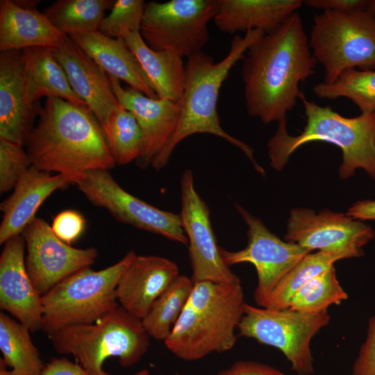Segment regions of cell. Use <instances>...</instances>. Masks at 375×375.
<instances>
[{"mask_svg": "<svg viewBox=\"0 0 375 375\" xmlns=\"http://www.w3.org/2000/svg\"><path fill=\"white\" fill-rule=\"evenodd\" d=\"M317 63L295 12L244 55L241 74L248 114L265 124L286 119L303 94L300 82L315 74Z\"/></svg>", "mask_w": 375, "mask_h": 375, "instance_id": "1", "label": "cell"}, {"mask_svg": "<svg viewBox=\"0 0 375 375\" xmlns=\"http://www.w3.org/2000/svg\"><path fill=\"white\" fill-rule=\"evenodd\" d=\"M26 146L33 166L65 175L72 184L88 172L116 165L91 110L58 97L46 98Z\"/></svg>", "mask_w": 375, "mask_h": 375, "instance_id": "2", "label": "cell"}, {"mask_svg": "<svg viewBox=\"0 0 375 375\" xmlns=\"http://www.w3.org/2000/svg\"><path fill=\"white\" fill-rule=\"evenodd\" d=\"M265 33L258 29L249 30L244 36L235 35L228 54L221 61L200 51L188 58L185 83L179 101L181 114L175 131L151 167L156 170L164 167L176 146L184 139L197 133H208L228 141L241 149L253 163L256 169H263L256 162L253 151L249 145L228 134L220 124L217 110L219 92L233 66L244 58L247 49Z\"/></svg>", "mask_w": 375, "mask_h": 375, "instance_id": "3", "label": "cell"}, {"mask_svg": "<svg viewBox=\"0 0 375 375\" xmlns=\"http://www.w3.org/2000/svg\"><path fill=\"white\" fill-rule=\"evenodd\" d=\"M244 304L241 282L195 283L172 333L164 341L166 347L185 361L231 349L237 340L235 329Z\"/></svg>", "mask_w": 375, "mask_h": 375, "instance_id": "4", "label": "cell"}, {"mask_svg": "<svg viewBox=\"0 0 375 375\" xmlns=\"http://www.w3.org/2000/svg\"><path fill=\"white\" fill-rule=\"evenodd\" d=\"M299 99L304 108L306 126L298 135L293 136L288 133L286 119L278 122L276 133L267 143L270 165L281 170L301 146L322 141L341 149L342 162L339 176L342 179L353 176L360 168L375 180V111L346 117L330 106H320L308 101L303 93Z\"/></svg>", "mask_w": 375, "mask_h": 375, "instance_id": "5", "label": "cell"}, {"mask_svg": "<svg viewBox=\"0 0 375 375\" xmlns=\"http://www.w3.org/2000/svg\"><path fill=\"white\" fill-rule=\"evenodd\" d=\"M49 338L56 353L72 355L90 375H112L103 370L105 360L118 358L123 367L138 362L147 352L150 336L141 319L119 305L92 324L60 329ZM133 375H149L147 369Z\"/></svg>", "mask_w": 375, "mask_h": 375, "instance_id": "6", "label": "cell"}, {"mask_svg": "<svg viewBox=\"0 0 375 375\" xmlns=\"http://www.w3.org/2000/svg\"><path fill=\"white\" fill-rule=\"evenodd\" d=\"M137 256L130 250L111 266L84 268L53 286L41 297V331L49 336L70 326L92 324L117 307L118 282Z\"/></svg>", "mask_w": 375, "mask_h": 375, "instance_id": "7", "label": "cell"}, {"mask_svg": "<svg viewBox=\"0 0 375 375\" xmlns=\"http://www.w3.org/2000/svg\"><path fill=\"white\" fill-rule=\"evenodd\" d=\"M309 45L331 84L345 70H375V14L369 8L313 16Z\"/></svg>", "mask_w": 375, "mask_h": 375, "instance_id": "8", "label": "cell"}, {"mask_svg": "<svg viewBox=\"0 0 375 375\" xmlns=\"http://www.w3.org/2000/svg\"><path fill=\"white\" fill-rule=\"evenodd\" d=\"M329 321L328 310L308 314L245 303L238 329L241 336L279 349L298 375H310L314 372L311 340Z\"/></svg>", "mask_w": 375, "mask_h": 375, "instance_id": "9", "label": "cell"}, {"mask_svg": "<svg viewBox=\"0 0 375 375\" xmlns=\"http://www.w3.org/2000/svg\"><path fill=\"white\" fill-rule=\"evenodd\" d=\"M217 9V0L150 1L145 4L140 33L151 49L188 58L208 42L207 26Z\"/></svg>", "mask_w": 375, "mask_h": 375, "instance_id": "10", "label": "cell"}, {"mask_svg": "<svg viewBox=\"0 0 375 375\" xmlns=\"http://www.w3.org/2000/svg\"><path fill=\"white\" fill-rule=\"evenodd\" d=\"M236 210L247 225V245L237 251L220 247V254L228 266L250 262L256 267L258 284L253 299L264 307L271 293L282 278L312 251L300 245L281 240L262 222L238 203Z\"/></svg>", "mask_w": 375, "mask_h": 375, "instance_id": "11", "label": "cell"}, {"mask_svg": "<svg viewBox=\"0 0 375 375\" xmlns=\"http://www.w3.org/2000/svg\"><path fill=\"white\" fill-rule=\"evenodd\" d=\"M76 185L93 205L107 210L119 222L188 244L179 214L156 208L126 192L108 169L88 172Z\"/></svg>", "mask_w": 375, "mask_h": 375, "instance_id": "12", "label": "cell"}, {"mask_svg": "<svg viewBox=\"0 0 375 375\" xmlns=\"http://www.w3.org/2000/svg\"><path fill=\"white\" fill-rule=\"evenodd\" d=\"M375 236L363 221L328 209L318 213L309 208H293L288 221L286 242L310 251L337 253L344 258L364 255L363 247Z\"/></svg>", "mask_w": 375, "mask_h": 375, "instance_id": "13", "label": "cell"}, {"mask_svg": "<svg viewBox=\"0 0 375 375\" xmlns=\"http://www.w3.org/2000/svg\"><path fill=\"white\" fill-rule=\"evenodd\" d=\"M182 227L188 240L194 283L212 281L221 283L240 282L223 261L210 219V210L194 186L193 172L185 169L181 178Z\"/></svg>", "mask_w": 375, "mask_h": 375, "instance_id": "14", "label": "cell"}, {"mask_svg": "<svg viewBox=\"0 0 375 375\" xmlns=\"http://www.w3.org/2000/svg\"><path fill=\"white\" fill-rule=\"evenodd\" d=\"M22 236L27 249V272L41 297L69 276L90 267L98 256L94 247L79 249L65 243L39 217L26 226Z\"/></svg>", "mask_w": 375, "mask_h": 375, "instance_id": "15", "label": "cell"}, {"mask_svg": "<svg viewBox=\"0 0 375 375\" xmlns=\"http://www.w3.org/2000/svg\"><path fill=\"white\" fill-rule=\"evenodd\" d=\"M108 77L119 103L135 115L142 133V151L137 164L141 168L151 166L176 130L179 102L148 97L131 87L123 88L115 77Z\"/></svg>", "mask_w": 375, "mask_h": 375, "instance_id": "16", "label": "cell"}, {"mask_svg": "<svg viewBox=\"0 0 375 375\" xmlns=\"http://www.w3.org/2000/svg\"><path fill=\"white\" fill-rule=\"evenodd\" d=\"M0 256V308L25 326L31 333L41 330V296L27 272L22 235L3 244Z\"/></svg>", "mask_w": 375, "mask_h": 375, "instance_id": "17", "label": "cell"}, {"mask_svg": "<svg viewBox=\"0 0 375 375\" xmlns=\"http://www.w3.org/2000/svg\"><path fill=\"white\" fill-rule=\"evenodd\" d=\"M42 106L26 98L22 50L0 53V138L26 145Z\"/></svg>", "mask_w": 375, "mask_h": 375, "instance_id": "18", "label": "cell"}, {"mask_svg": "<svg viewBox=\"0 0 375 375\" xmlns=\"http://www.w3.org/2000/svg\"><path fill=\"white\" fill-rule=\"evenodd\" d=\"M54 54L64 69L70 85L101 125L119 103L106 72L69 35Z\"/></svg>", "mask_w": 375, "mask_h": 375, "instance_id": "19", "label": "cell"}, {"mask_svg": "<svg viewBox=\"0 0 375 375\" xmlns=\"http://www.w3.org/2000/svg\"><path fill=\"white\" fill-rule=\"evenodd\" d=\"M177 265L157 256H137L116 288L119 305L142 319L153 302L179 276Z\"/></svg>", "mask_w": 375, "mask_h": 375, "instance_id": "20", "label": "cell"}, {"mask_svg": "<svg viewBox=\"0 0 375 375\" xmlns=\"http://www.w3.org/2000/svg\"><path fill=\"white\" fill-rule=\"evenodd\" d=\"M72 184L65 175H51L31 165L0 206V244L22 233L43 202L55 191Z\"/></svg>", "mask_w": 375, "mask_h": 375, "instance_id": "21", "label": "cell"}, {"mask_svg": "<svg viewBox=\"0 0 375 375\" xmlns=\"http://www.w3.org/2000/svg\"><path fill=\"white\" fill-rule=\"evenodd\" d=\"M108 75L126 82L150 98H158L153 85L123 38L100 31L69 35Z\"/></svg>", "mask_w": 375, "mask_h": 375, "instance_id": "22", "label": "cell"}, {"mask_svg": "<svg viewBox=\"0 0 375 375\" xmlns=\"http://www.w3.org/2000/svg\"><path fill=\"white\" fill-rule=\"evenodd\" d=\"M66 34L57 29L37 8L19 6L14 1H0V51L35 47L55 48Z\"/></svg>", "mask_w": 375, "mask_h": 375, "instance_id": "23", "label": "cell"}, {"mask_svg": "<svg viewBox=\"0 0 375 375\" xmlns=\"http://www.w3.org/2000/svg\"><path fill=\"white\" fill-rule=\"evenodd\" d=\"M213 19L225 33L260 30L269 33L276 30L303 4L301 0H217Z\"/></svg>", "mask_w": 375, "mask_h": 375, "instance_id": "24", "label": "cell"}, {"mask_svg": "<svg viewBox=\"0 0 375 375\" xmlns=\"http://www.w3.org/2000/svg\"><path fill=\"white\" fill-rule=\"evenodd\" d=\"M22 53L26 98L30 103H38L42 97H55L88 108L73 90L53 48H26L22 49Z\"/></svg>", "mask_w": 375, "mask_h": 375, "instance_id": "25", "label": "cell"}, {"mask_svg": "<svg viewBox=\"0 0 375 375\" xmlns=\"http://www.w3.org/2000/svg\"><path fill=\"white\" fill-rule=\"evenodd\" d=\"M139 61L160 99L179 102L185 83V65L183 58L167 51L149 48L140 32L122 37Z\"/></svg>", "mask_w": 375, "mask_h": 375, "instance_id": "26", "label": "cell"}, {"mask_svg": "<svg viewBox=\"0 0 375 375\" xmlns=\"http://www.w3.org/2000/svg\"><path fill=\"white\" fill-rule=\"evenodd\" d=\"M17 320L0 312V375H42L45 367L30 336Z\"/></svg>", "mask_w": 375, "mask_h": 375, "instance_id": "27", "label": "cell"}, {"mask_svg": "<svg viewBox=\"0 0 375 375\" xmlns=\"http://www.w3.org/2000/svg\"><path fill=\"white\" fill-rule=\"evenodd\" d=\"M110 0H58L45 8L44 14L63 33L70 35L98 31L104 12L112 8Z\"/></svg>", "mask_w": 375, "mask_h": 375, "instance_id": "28", "label": "cell"}, {"mask_svg": "<svg viewBox=\"0 0 375 375\" xmlns=\"http://www.w3.org/2000/svg\"><path fill=\"white\" fill-rule=\"evenodd\" d=\"M191 278L179 275L153 302L142 319L149 335L156 340L165 341L172 333L194 288Z\"/></svg>", "mask_w": 375, "mask_h": 375, "instance_id": "29", "label": "cell"}, {"mask_svg": "<svg viewBox=\"0 0 375 375\" xmlns=\"http://www.w3.org/2000/svg\"><path fill=\"white\" fill-rule=\"evenodd\" d=\"M101 126L115 164L126 165L140 158L143 147L142 133L131 112L119 104Z\"/></svg>", "mask_w": 375, "mask_h": 375, "instance_id": "30", "label": "cell"}, {"mask_svg": "<svg viewBox=\"0 0 375 375\" xmlns=\"http://www.w3.org/2000/svg\"><path fill=\"white\" fill-rule=\"evenodd\" d=\"M344 259L340 254L317 251L307 254L282 280L271 293L263 308L288 309L297 292L308 281Z\"/></svg>", "mask_w": 375, "mask_h": 375, "instance_id": "31", "label": "cell"}, {"mask_svg": "<svg viewBox=\"0 0 375 375\" xmlns=\"http://www.w3.org/2000/svg\"><path fill=\"white\" fill-rule=\"evenodd\" d=\"M312 91L321 99L347 98L361 113L372 112L375 111V70L349 69L333 83L322 82L315 85Z\"/></svg>", "mask_w": 375, "mask_h": 375, "instance_id": "32", "label": "cell"}, {"mask_svg": "<svg viewBox=\"0 0 375 375\" xmlns=\"http://www.w3.org/2000/svg\"><path fill=\"white\" fill-rule=\"evenodd\" d=\"M348 298L337 278L334 266L318 274L303 285L293 297L288 309L308 314L328 310Z\"/></svg>", "mask_w": 375, "mask_h": 375, "instance_id": "33", "label": "cell"}, {"mask_svg": "<svg viewBox=\"0 0 375 375\" xmlns=\"http://www.w3.org/2000/svg\"><path fill=\"white\" fill-rule=\"evenodd\" d=\"M143 0H117L110 15L104 17L99 30L111 38H122L128 33L140 32L144 16Z\"/></svg>", "mask_w": 375, "mask_h": 375, "instance_id": "34", "label": "cell"}, {"mask_svg": "<svg viewBox=\"0 0 375 375\" xmlns=\"http://www.w3.org/2000/svg\"><path fill=\"white\" fill-rule=\"evenodd\" d=\"M32 165L23 146L0 138V192L15 188L21 177Z\"/></svg>", "mask_w": 375, "mask_h": 375, "instance_id": "35", "label": "cell"}, {"mask_svg": "<svg viewBox=\"0 0 375 375\" xmlns=\"http://www.w3.org/2000/svg\"><path fill=\"white\" fill-rule=\"evenodd\" d=\"M51 227L54 234L60 240L71 245L84 232L85 220L78 212L74 210H66L60 212L54 217Z\"/></svg>", "mask_w": 375, "mask_h": 375, "instance_id": "36", "label": "cell"}, {"mask_svg": "<svg viewBox=\"0 0 375 375\" xmlns=\"http://www.w3.org/2000/svg\"><path fill=\"white\" fill-rule=\"evenodd\" d=\"M352 370L353 375H375V315L368 320L366 338Z\"/></svg>", "mask_w": 375, "mask_h": 375, "instance_id": "37", "label": "cell"}, {"mask_svg": "<svg viewBox=\"0 0 375 375\" xmlns=\"http://www.w3.org/2000/svg\"><path fill=\"white\" fill-rule=\"evenodd\" d=\"M215 375H284L276 368L256 361L239 360Z\"/></svg>", "mask_w": 375, "mask_h": 375, "instance_id": "38", "label": "cell"}, {"mask_svg": "<svg viewBox=\"0 0 375 375\" xmlns=\"http://www.w3.org/2000/svg\"><path fill=\"white\" fill-rule=\"evenodd\" d=\"M370 1L367 0H306L303 1V3L315 9L347 12L367 8L369 7Z\"/></svg>", "mask_w": 375, "mask_h": 375, "instance_id": "39", "label": "cell"}, {"mask_svg": "<svg viewBox=\"0 0 375 375\" xmlns=\"http://www.w3.org/2000/svg\"><path fill=\"white\" fill-rule=\"evenodd\" d=\"M42 375H90L79 364L65 358H52L45 364Z\"/></svg>", "mask_w": 375, "mask_h": 375, "instance_id": "40", "label": "cell"}, {"mask_svg": "<svg viewBox=\"0 0 375 375\" xmlns=\"http://www.w3.org/2000/svg\"><path fill=\"white\" fill-rule=\"evenodd\" d=\"M346 215L360 221L375 220V199L356 201L348 209Z\"/></svg>", "mask_w": 375, "mask_h": 375, "instance_id": "41", "label": "cell"}, {"mask_svg": "<svg viewBox=\"0 0 375 375\" xmlns=\"http://www.w3.org/2000/svg\"><path fill=\"white\" fill-rule=\"evenodd\" d=\"M369 8L375 14V0H372L370 1Z\"/></svg>", "mask_w": 375, "mask_h": 375, "instance_id": "42", "label": "cell"}]
</instances>
